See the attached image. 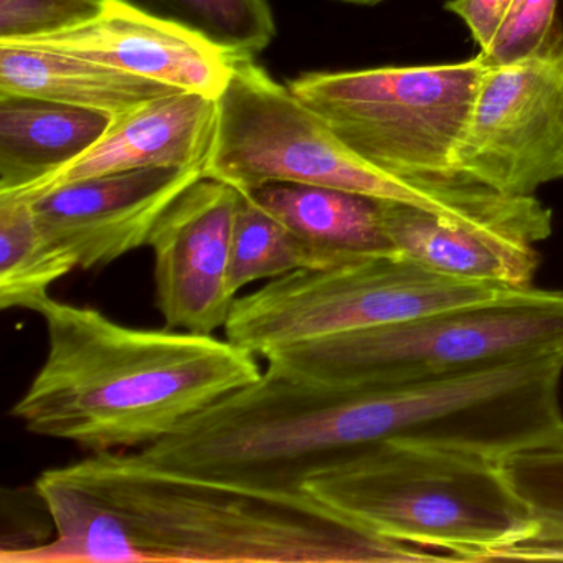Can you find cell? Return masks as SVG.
<instances>
[{
  "mask_svg": "<svg viewBox=\"0 0 563 563\" xmlns=\"http://www.w3.org/2000/svg\"><path fill=\"white\" fill-rule=\"evenodd\" d=\"M177 88L64 52L0 44V97H25L118 118Z\"/></svg>",
  "mask_w": 563,
  "mask_h": 563,
  "instance_id": "15",
  "label": "cell"
},
{
  "mask_svg": "<svg viewBox=\"0 0 563 563\" xmlns=\"http://www.w3.org/2000/svg\"><path fill=\"white\" fill-rule=\"evenodd\" d=\"M504 467L532 514V539L563 542V441L509 457Z\"/></svg>",
  "mask_w": 563,
  "mask_h": 563,
  "instance_id": "20",
  "label": "cell"
},
{
  "mask_svg": "<svg viewBox=\"0 0 563 563\" xmlns=\"http://www.w3.org/2000/svg\"><path fill=\"white\" fill-rule=\"evenodd\" d=\"M523 291L441 275L400 252L299 269L236 298L227 339L265 358L278 349L394 324Z\"/></svg>",
  "mask_w": 563,
  "mask_h": 563,
  "instance_id": "7",
  "label": "cell"
},
{
  "mask_svg": "<svg viewBox=\"0 0 563 563\" xmlns=\"http://www.w3.org/2000/svg\"><path fill=\"white\" fill-rule=\"evenodd\" d=\"M199 35L232 60H255L276 35L266 0H123Z\"/></svg>",
  "mask_w": 563,
  "mask_h": 563,
  "instance_id": "18",
  "label": "cell"
},
{
  "mask_svg": "<svg viewBox=\"0 0 563 563\" xmlns=\"http://www.w3.org/2000/svg\"><path fill=\"white\" fill-rule=\"evenodd\" d=\"M202 167H151L65 184L32 197L44 235L78 268L101 269L150 245L157 223Z\"/></svg>",
  "mask_w": 563,
  "mask_h": 563,
  "instance_id": "10",
  "label": "cell"
},
{
  "mask_svg": "<svg viewBox=\"0 0 563 563\" xmlns=\"http://www.w3.org/2000/svg\"><path fill=\"white\" fill-rule=\"evenodd\" d=\"M318 268H328L324 260L249 194L242 192L233 229L232 291L239 296L252 283Z\"/></svg>",
  "mask_w": 563,
  "mask_h": 563,
  "instance_id": "19",
  "label": "cell"
},
{
  "mask_svg": "<svg viewBox=\"0 0 563 563\" xmlns=\"http://www.w3.org/2000/svg\"><path fill=\"white\" fill-rule=\"evenodd\" d=\"M75 268L74 256L42 232L32 200L0 194V308L37 312Z\"/></svg>",
  "mask_w": 563,
  "mask_h": 563,
  "instance_id": "17",
  "label": "cell"
},
{
  "mask_svg": "<svg viewBox=\"0 0 563 563\" xmlns=\"http://www.w3.org/2000/svg\"><path fill=\"white\" fill-rule=\"evenodd\" d=\"M216 103L203 176L240 192L269 184L332 187L424 210L453 225H471L483 212V194L473 184L394 176L352 153L321 114L252 58L233 60Z\"/></svg>",
  "mask_w": 563,
  "mask_h": 563,
  "instance_id": "4",
  "label": "cell"
},
{
  "mask_svg": "<svg viewBox=\"0 0 563 563\" xmlns=\"http://www.w3.org/2000/svg\"><path fill=\"white\" fill-rule=\"evenodd\" d=\"M246 194L328 266L397 252L385 233L382 200L305 184H269Z\"/></svg>",
  "mask_w": 563,
  "mask_h": 563,
  "instance_id": "16",
  "label": "cell"
},
{
  "mask_svg": "<svg viewBox=\"0 0 563 563\" xmlns=\"http://www.w3.org/2000/svg\"><path fill=\"white\" fill-rule=\"evenodd\" d=\"M100 0H0V44L45 37L95 18Z\"/></svg>",
  "mask_w": 563,
  "mask_h": 563,
  "instance_id": "22",
  "label": "cell"
},
{
  "mask_svg": "<svg viewBox=\"0 0 563 563\" xmlns=\"http://www.w3.org/2000/svg\"><path fill=\"white\" fill-rule=\"evenodd\" d=\"M216 114V100L194 91H177L147 101L118 117L108 133L80 159L32 192L15 196L32 199L77 180L151 167L203 169L212 146Z\"/></svg>",
  "mask_w": 563,
  "mask_h": 563,
  "instance_id": "12",
  "label": "cell"
},
{
  "mask_svg": "<svg viewBox=\"0 0 563 563\" xmlns=\"http://www.w3.org/2000/svg\"><path fill=\"white\" fill-rule=\"evenodd\" d=\"M117 118L25 97H0V194H29L80 159Z\"/></svg>",
  "mask_w": 563,
  "mask_h": 563,
  "instance_id": "14",
  "label": "cell"
},
{
  "mask_svg": "<svg viewBox=\"0 0 563 563\" xmlns=\"http://www.w3.org/2000/svg\"><path fill=\"white\" fill-rule=\"evenodd\" d=\"M556 8L559 0H512L481 60L497 67L543 51L563 34Z\"/></svg>",
  "mask_w": 563,
  "mask_h": 563,
  "instance_id": "21",
  "label": "cell"
},
{
  "mask_svg": "<svg viewBox=\"0 0 563 563\" xmlns=\"http://www.w3.org/2000/svg\"><path fill=\"white\" fill-rule=\"evenodd\" d=\"M37 312L47 355L11 415L93 454L151 446L263 374L260 357L213 334L130 328L54 298Z\"/></svg>",
  "mask_w": 563,
  "mask_h": 563,
  "instance_id": "2",
  "label": "cell"
},
{
  "mask_svg": "<svg viewBox=\"0 0 563 563\" xmlns=\"http://www.w3.org/2000/svg\"><path fill=\"white\" fill-rule=\"evenodd\" d=\"M339 2H345V4H355V5H375L380 4L384 0H339Z\"/></svg>",
  "mask_w": 563,
  "mask_h": 563,
  "instance_id": "24",
  "label": "cell"
},
{
  "mask_svg": "<svg viewBox=\"0 0 563 563\" xmlns=\"http://www.w3.org/2000/svg\"><path fill=\"white\" fill-rule=\"evenodd\" d=\"M48 542L4 563H421L450 555L377 536L302 490L167 470L128 451L93 454L35 481Z\"/></svg>",
  "mask_w": 563,
  "mask_h": 563,
  "instance_id": "1",
  "label": "cell"
},
{
  "mask_svg": "<svg viewBox=\"0 0 563 563\" xmlns=\"http://www.w3.org/2000/svg\"><path fill=\"white\" fill-rule=\"evenodd\" d=\"M240 197L235 187L202 177L157 223L147 246L166 328L210 335L225 328L239 298L230 265Z\"/></svg>",
  "mask_w": 563,
  "mask_h": 563,
  "instance_id": "9",
  "label": "cell"
},
{
  "mask_svg": "<svg viewBox=\"0 0 563 563\" xmlns=\"http://www.w3.org/2000/svg\"><path fill=\"white\" fill-rule=\"evenodd\" d=\"M563 351V291L533 286L481 305L273 351L266 367L329 387L375 390Z\"/></svg>",
  "mask_w": 563,
  "mask_h": 563,
  "instance_id": "5",
  "label": "cell"
},
{
  "mask_svg": "<svg viewBox=\"0 0 563 563\" xmlns=\"http://www.w3.org/2000/svg\"><path fill=\"white\" fill-rule=\"evenodd\" d=\"M512 0H448L444 9L460 18L479 51L489 45Z\"/></svg>",
  "mask_w": 563,
  "mask_h": 563,
  "instance_id": "23",
  "label": "cell"
},
{
  "mask_svg": "<svg viewBox=\"0 0 563 563\" xmlns=\"http://www.w3.org/2000/svg\"><path fill=\"white\" fill-rule=\"evenodd\" d=\"M486 70L476 55L460 64L311 71L289 88L372 166L457 183V147Z\"/></svg>",
  "mask_w": 563,
  "mask_h": 563,
  "instance_id": "6",
  "label": "cell"
},
{
  "mask_svg": "<svg viewBox=\"0 0 563 563\" xmlns=\"http://www.w3.org/2000/svg\"><path fill=\"white\" fill-rule=\"evenodd\" d=\"M302 489L377 536L453 562H494L537 533L504 461L454 448L388 441L314 474Z\"/></svg>",
  "mask_w": 563,
  "mask_h": 563,
  "instance_id": "3",
  "label": "cell"
},
{
  "mask_svg": "<svg viewBox=\"0 0 563 563\" xmlns=\"http://www.w3.org/2000/svg\"><path fill=\"white\" fill-rule=\"evenodd\" d=\"M456 173L517 197L563 180V34L537 54L487 67Z\"/></svg>",
  "mask_w": 563,
  "mask_h": 563,
  "instance_id": "8",
  "label": "cell"
},
{
  "mask_svg": "<svg viewBox=\"0 0 563 563\" xmlns=\"http://www.w3.org/2000/svg\"><path fill=\"white\" fill-rule=\"evenodd\" d=\"M100 2H104V0H100Z\"/></svg>",
  "mask_w": 563,
  "mask_h": 563,
  "instance_id": "25",
  "label": "cell"
},
{
  "mask_svg": "<svg viewBox=\"0 0 563 563\" xmlns=\"http://www.w3.org/2000/svg\"><path fill=\"white\" fill-rule=\"evenodd\" d=\"M382 219L391 246L433 272L514 289L533 288L542 256L527 240L451 225L424 210L384 200Z\"/></svg>",
  "mask_w": 563,
  "mask_h": 563,
  "instance_id": "13",
  "label": "cell"
},
{
  "mask_svg": "<svg viewBox=\"0 0 563 563\" xmlns=\"http://www.w3.org/2000/svg\"><path fill=\"white\" fill-rule=\"evenodd\" d=\"M11 44L64 52L213 100L232 75L229 55L123 0H104L95 18L64 31Z\"/></svg>",
  "mask_w": 563,
  "mask_h": 563,
  "instance_id": "11",
  "label": "cell"
}]
</instances>
